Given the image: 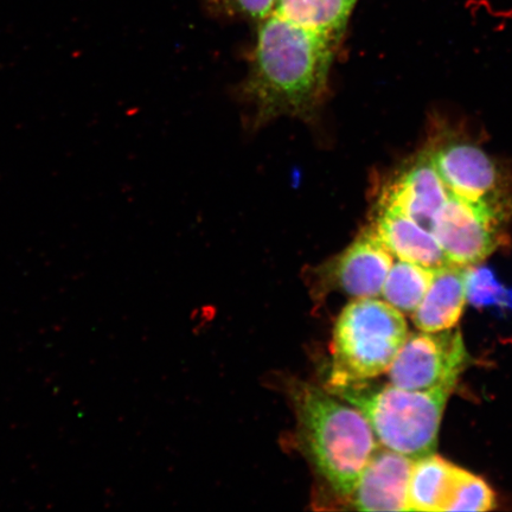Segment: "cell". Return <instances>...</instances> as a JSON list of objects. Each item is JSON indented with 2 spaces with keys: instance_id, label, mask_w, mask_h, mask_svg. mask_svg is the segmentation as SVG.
<instances>
[{
  "instance_id": "obj_3",
  "label": "cell",
  "mask_w": 512,
  "mask_h": 512,
  "mask_svg": "<svg viewBox=\"0 0 512 512\" xmlns=\"http://www.w3.org/2000/svg\"><path fill=\"white\" fill-rule=\"evenodd\" d=\"M409 334L403 313L376 298H356L339 315L332 339L334 389L386 373Z\"/></svg>"
},
{
  "instance_id": "obj_16",
  "label": "cell",
  "mask_w": 512,
  "mask_h": 512,
  "mask_svg": "<svg viewBox=\"0 0 512 512\" xmlns=\"http://www.w3.org/2000/svg\"><path fill=\"white\" fill-rule=\"evenodd\" d=\"M495 494L483 478L462 469L447 511H490Z\"/></svg>"
},
{
  "instance_id": "obj_7",
  "label": "cell",
  "mask_w": 512,
  "mask_h": 512,
  "mask_svg": "<svg viewBox=\"0 0 512 512\" xmlns=\"http://www.w3.org/2000/svg\"><path fill=\"white\" fill-rule=\"evenodd\" d=\"M392 266L393 254L371 229L331 260L325 270L332 283L349 296L376 298L381 296Z\"/></svg>"
},
{
  "instance_id": "obj_18",
  "label": "cell",
  "mask_w": 512,
  "mask_h": 512,
  "mask_svg": "<svg viewBox=\"0 0 512 512\" xmlns=\"http://www.w3.org/2000/svg\"><path fill=\"white\" fill-rule=\"evenodd\" d=\"M210 8L230 17L262 21L271 16L278 0H207Z\"/></svg>"
},
{
  "instance_id": "obj_5",
  "label": "cell",
  "mask_w": 512,
  "mask_h": 512,
  "mask_svg": "<svg viewBox=\"0 0 512 512\" xmlns=\"http://www.w3.org/2000/svg\"><path fill=\"white\" fill-rule=\"evenodd\" d=\"M466 363L467 352L459 330L420 331L408 336L388 375L390 384L411 392L454 389Z\"/></svg>"
},
{
  "instance_id": "obj_2",
  "label": "cell",
  "mask_w": 512,
  "mask_h": 512,
  "mask_svg": "<svg viewBox=\"0 0 512 512\" xmlns=\"http://www.w3.org/2000/svg\"><path fill=\"white\" fill-rule=\"evenodd\" d=\"M300 437L317 471L335 494L350 498L377 450L366 416L324 390L300 383L293 388Z\"/></svg>"
},
{
  "instance_id": "obj_4",
  "label": "cell",
  "mask_w": 512,
  "mask_h": 512,
  "mask_svg": "<svg viewBox=\"0 0 512 512\" xmlns=\"http://www.w3.org/2000/svg\"><path fill=\"white\" fill-rule=\"evenodd\" d=\"M336 390L366 416L384 448L412 460L434 453L445 406L453 392L452 388L411 392L393 384L379 388L352 384Z\"/></svg>"
},
{
  "instance_id": "obj_17",
  "label": "cell",
  "mask_w": 512,
  "mask_h": 512,
  "mask_svg": "<svg viewBox=\"0 0 512 512\" xmlns=\"http://www.w3.org/2000/svg\"><path fill=\"white\" fill-rule=\"evenodd\" d=\"M466 293L472 303L482 305L497 303L504 296L494 272L486 267H466Z\"/></svg>"
},
{
  "instance_id": "obj_14",
  "label": "cell",
  "mask_w": 512,
  "mask_h": 512,
  "mask_svg": "<svg viewBox=\"0 0 512 512\" xmlns=\"http://www.w3.org/2000/svg\"><path fill=\"white\" fill-rule=\"evenodd\" d=\"M357 0H278L273 14L341 43Z\"/></svg>"
},
{
  "instance_id": "obj_8",
  "label": "cell",
  "mask_w": 512,
  "mask_h": 512,
  "mask_svg": "<svg viewBox=\"0 0 512 512\" xmlns=\"http://www.w3.org/2000/svg\"><path fill=\"white\" fill-rule=\"evenodd\" d=\"M414 460L388 448H377L350 496L361 511H408V489Z\"/></svg>"
},
{
  "instance_id": "obj_11",
  "label": "cell",
  "mask_w": 512,
  "mask_h": 512,
  "mask_svg": "<svg viewBox=\"0 0 512 512\" xmlns=\"http://www.w3.org/2000/svg\"><path fill=\"white\" fill-rule=\"evenodd\" d=\"M373 230L388 251L401 261L432 271L452 265L431 230L399 211L382 208Z\"/></svg>"
},
{
  "instance_id": "obj_10",
  "label": "cell",
  "mask_w": 512,
  "mask_h": 512,
  "mask_svg": "<svg viewBox=\"0 0 512 512\" xmlns=\"http://www.w3.org/2000/svg\"><path fill=\"white\" fill-rule=\"evenodd\" d=\"M435 169L452 194L470 201H489L498 184L495 163L470 143H452L431 155Z\"/></svg>"
},
{
  "instance_id": "obj_13",
  "label": "cell",
  "mask_w": 512,
  "mask_h": 512,
  "mask_svg": "<svg viewBox=\"0 0 512 512\" xmlns=\"http://www.w3.org/2000/svg\"><path fill=\"white\" fill-rule=\"evenodd\" d=\"M460 472V467L434 453L414 460L409 479L408 511H447Z\"/></svg>"
},
{
  "instance_id": "obj_6",
  "label": "cell",
  "mask_w": 512,
  "mask_h": 512,
  "mask_svg": "<svg viewBox=\"0 0 512 512\" xmlns=\"http://www.w3.org/2000/svg\"><path fill=\"white\" fill-rule=\"evenodd\" d=\"M501 215L490 201H470L452 194L435 215L431 232L451 264H479L501 245Z\"/></svg>"
},
{
  "instance_id": "obj_9",
  "label": "cell",
  "mask_w": 512,
  "mask_h": 512,
  "mask_svg": "<svg viewBox=\"0 0 512 512\" xmlns=\"http://www.w3.org/2000/svg\"><path fill=\"white\" fill-rule=\"evenodd\" d=\"M450 196L443 178L427 156L403 172L384 191L381 208L392 209L411 217L431 230L435 215Z\"/></svg>"
},
{
  "instance_id": "obj_12",
  "label": "cell",
  "mask_w": 512,
  "mask_h": 512,
  "mask_svg": "<svg viewBox=\"0 0 512 512\" xmlns=\"http://www.w3.org/2000/svg\"><path fill=\"white\" fill-rule=\"evenodd\" d=\"M466 300V267L441 268L434 272L424 300L413 313V322L424 332L454 329L463 316Z\"/></svg>"
},
{
  "instance_id": "obj_1",
  "label": "cell",
  "mask_w": 512,
  "mask_h": 512,
  "mask_svg": "<svg viewBox=\"0 0 512 512\" xmlns=\"http://www.w3.org/2000/svg\"><path fill=\"white\" fill-rule=\"evenodd\" d=\"M337 47L330 38L277 14L262 19L243 87L255 123L280 117L311 118L328 91Z\"/></svg>"
},
{
  "instance_id": "obj_15",
  "label": "cell",
  "mask_w": 512,
  "mask_h": 512,
  "mask_svg": "<svg viewBox=\"0 0 512 512\" xmlns=\"http://www.w3.org/2000/svg\"><path fill=\"white\" fill-rule=\"evenodd\" d=\"M434 272L428 268L401 261L390 268L381 296L384 302L401 313H414L432 284Z\"/></svg>"
}]
</instances>
